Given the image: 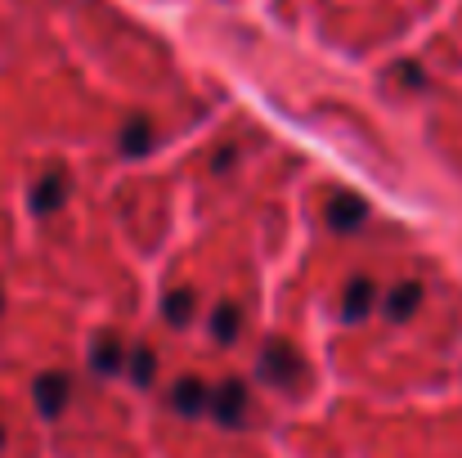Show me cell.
<instances>
[{
  "label": "cell",
  "mask_w": 462,
  "mask_h": 458,
  "mask_svg": "<svg viewBox=\"0 0 462 458\" xmlns=\"http://www.w3.org/2000/svg\"><path fill=\"white\" fill-rule=\"evenodd\" d=\"M261 378H270L274 387L292 391V387L306 378V364H301V355H297L288 341H270V346L261 351Z\"/></svg>",
  "instance_id": "obj_1"
},
{
  "label": "cell",
  "mask_w": 462,
  "mask_h": 458,
  "mask_svg": "<svg viewBox=\"0 0 462 458\" xmlns=\"http://www.w3.org/2000/svg\"><path fill=\"white\" fill-rule=\"evenodd\" d=\"M211 414H216V423L220 427H243V418H247V382H220L216 391H211V405H207Z\"/></svg>",
  "instance_id": "obj_2"
},
{
  "label": "cell",
  "mask_w": 462,
  "mask_h": 458,
  "mask_svg": "<svg viewBox=\"0 0 462 458\" xmlns=\"http://www.w3.org/2000/svg\"><path fill=\"white\" fill-rule=\"evenodd\" d=\"M68 193H72V180H68L63 166H54V171H45L41 184L32 189V211H36V216H50V211H59V207L68 202Z\"/></svg>",
  "instance_id": "obj_3"
},
{
  "label": "cell",
  "mask_w": 462,
  "mask_h": 458,
  "mask_svg": "<svg viewBox=\"0 0 462 458\" xmlns=\"http://www.w3.org/2000/svg\"><path fill=\"white\" fill-rule=\"evenodd\" d=\"M68 396H72L68 373H41V378H36V409H41L45 418H59V414L68 409Z\"/></svg>",
  "instance_id": "obj_4"
},
{
  "label": "cell",
  "mask_w": 462,
  "mask_h": 458,
  "mask_svg": "<svg viewBox=\"0 0 462 458\" xmlns=\"http://www.w3.org/2000/svg\"><path fill=\"white\" fill-rule=\"evenodd\" d=\"M90 369H95V373H117V369H126V346H122L117 332H99V337L90 341Z\"/></svg>",
  "instance_id": "obj_5"
},
{
  "label": "cell",
  "mask_w": 462,
  "mask_h": 458,
  "mask_svg": "<svg viewBox=\"0 0 462 458\" xmlns=\"http://www.w3.org/2000/svg\"><path fill=\"white\" fill-rule=\"evenodd\" d=\"M364 220H368V202L359 193H337L332 198V207H328V225L332 229H355Z\"/></svg>",
  "instance_id": "obj_6"
},
{
  "label": "cell",
  "mask_w": 462,
  "mask_h": 458,
  "mask_svg": "<svg viewBox=\"0 0 462 458\" xmlns=\"http://www.w3.org/2000/svg\"><path fill=\"white\" fill-rule=\"evenodd\" d=\"M373 297H377V288H373V279H350L346 284V297H341V319L346 323H359L368 310H373Z\"/></svg>",
  "instance_id": "obj_7"
},
{
  "label": "cell",
  "mask_w": 462,
  "mask_h": 458,
  "mask_svg": "<svg viewBox=\"0 0 462 458\" xmlns=\"http://www.w3.org/2000/svg\"><path fill=\"white\" fill-rule=\"evenodd\" d=\"M171 405L180 409V414H189V418H198L207 405H211V391L198 382V378H180L175 387H171Z\"/></svg>",
  "instance_id": "obj_8"
},
{
  "label": "cell",
  "mask_w": 462,
  "mask_h": 458,
  "mask_svg": "<svg viewBox=\"0 0 462 458\" xmlns=\"http://www.w3.org/2000/svg\"><path fill=\"white\" fill-rule=\"evenodd\" d=\"M149 149H153V122H149V117H131V122L122 126V153L144 157Z\"/></svg>",
  "instance_id": "obj_9"
},
{
  "label": "cell",
  "mask_w": 462,
  "mask_h": 458,
  "mask_svg": "<svg viewBox=\"0 0 462 458\" xmlns=\"http://www.w3.org/2000/svg\"><path fill=\"white\" fill-rule=\"evenodd\" d=\"M422 305V284H400L395 293H391V302H386V314L395 319V323H404V319H413V310Z\"/></svg>",
  "instance_id": "obj_10"
},
{
  "label": "cell",
  "mask_w": 462,
  "mask_h": 458,
  "mask_svg": "<svg viewBox=\"0 0 462 458\" xmlns=\"http://www.w3.org/2000/svg\"><path fill=\"white\" fill-rule=\"evenodd\" d=\"M162 319L175 323V328H184V323L193 319V293H189V288H171V293L162 297Z\"/></svg>",
  "instance_id": "obj_11"
},
{
  "label": "cell",
  "mask_w": 462,
  "mask_h": 458,
  "mask_svg": "<svg viewBox=\"0 0 462 458\" xmlns=\"http://www.w3.org/2000/svg\"><path fill=\"white\" fill-rule=\"evenodd\" d=\"M211 332L220 337V341H234L238 332H243V319H238V310L225 302V305H216L211 310Z\"/></svg>",
  "instance_id": "obj_12"
},
{
  "label": "cell",
  "mask_w": 462,
  "mask_h": 458,
  "mask_svg": "<svg viewBox=\"0 0 462 458\" xmlns=\"http://www.w3.org/2000/svg\"><path fill=\"white\" fill-rule=\"evenodd\" d=\"M126 364H131V378H135L140 387H149V382H153L157 360H153V351H149V346H135V351H126Z\"/></svg>",
  "instance_id": "obj_13"
},
{
  "label": "cell",
  "mask_w": 462,
  "mask_h": 458,
  "mask_svg": "<svg viewBox=\"0 0 462 458\" xmlns=\"http://www.w3.org/2000/svg\"><path fill=\"white\" fill-rule=\"evenodd\" d=\"M395 72H400V81H404V86H422V81H427V77H422V68H418V63H400V68H395Z\"/></svg>",
  "instance_id": "obj_14"
},
{
  "label": "cell",
  "mask_w": 462,
  "mask_h": 458,
  "mask_svg": "<svg viewBox=\"0 0 462 458\" xmlns=\"http://www.w3.org/2000/svg\"><path fill=\"white\" fill-rule=\"evenodd\" d=\"M0 305H5V293H0Z\"/></svg>",
  "instance_id": "obj_15"
},
{
  "label": "cell",
  "mask_w": 462,
  "mask_h": 458,
  "mask_svg": "<svg viewBox=\"0 0 462 458\" xmlns=\"http://www.w3.org/2000/svg\"><path fill=\"white\" fill-rule=\"evenodd\" d=\"M0 441H5V432H0Z\"/></svg>",
  "instance_id": "obj_16"
}]
</instances>
